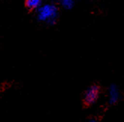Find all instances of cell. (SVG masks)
<instances>
[{
  "label": "cell",
  "instance_id": "obj_1",
  "mask_svg": "<svg viewBox=\"0 0 124 122\" xmlns=\"http://www.w3.org/2000/svg\"><path fill=\"white\" fill-rule=\"evenodd\" d=\"M58 15V9L54 5H45L41 6L38 11V17L41 21L54 24Z\"/></svg>",
  "mask_w": 124,
  "mask_h": 122
},
{
  "label": "cell",
  "instance_id": "obj_2",
  "mask_svg": "<svg viewBox=\"0 0 124 122\" xmlns=\"http://www.w3.org/2000/svg\"><path fill=\"white\" fill-rule=\"evenodd\" d=\"M99 95V88L97 85H92L87 89L84 95V104L90 106L97 101Z\"/></svg>",
  "mask_w": 124,
  "mask_h": 122
},
{
  "label": "cell",
  "instance_id": "obj_3",
  "mask_svg": "<svg viewBox=\"0 0 124 122\" xmlns=\"http://www.w3.org/2000/svg\"><path fill=\"white\" fill-rule=\"evenodd\" d=\"M120 99V94L116 85L112 84L110 86L108 90V103L110 105H115Z\"/></svg>",
  "mask_w": 124,
  "mask_h": 122
},
{
  "label": "cell",
  "instance_id": "obj_4",
  "mask_svg": "<svg viewBox=\"0 0 124 122\" xmlns=\"http://www.w3.org/2000/svg\"><path fill=\"white\" fill-rule=\"evenodd\" d=\"M41 0H26V5L30 9H35L40 8Z\"/></svg>",
  "mask_w": 124,
  "mask_h": 122
},
{
  "label": "cell",
  "instance_id": "obj_5",
  "mask_svg": "<svg viewBox=\"0 0 124 122\" xmlns=\"http://www.w3.org/2000/svg\"><path fill=\"white\" fill-rule=\"evenodd\" d=\"M61 4L65 9H71L74 5L73 0H61Z\"/></svg>",
  "mask_w": 124,
  "mask_h": 122
},
{
  "label": "cell",
  "instance_id": "obj_6",
  "mask_svg": "<svg viewBox=\"0 0 124 122\" xmlns=\"http://www.w3.org/2000/svg\"><path fill=\"white\" fill-rule=\"evenodd\" d=\"M87 122H99V121H98V120L93 118V119H90V120H89Z\"/></svg>",
  "mask_w": 124,
  "mask_h": 122
}]
</instances>
